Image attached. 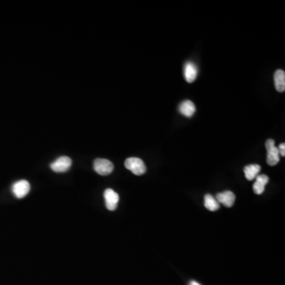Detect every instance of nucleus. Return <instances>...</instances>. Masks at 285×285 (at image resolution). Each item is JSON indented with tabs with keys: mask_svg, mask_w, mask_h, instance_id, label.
<instances>
[{
	"mask_svg": "<svg viewBox=\"0 0 285 285\" xmlns=\"http://www.w3.org/2000/svg\"><path fill=\"white\" fill-rule=\"evenodd\" d=\"M113 164L110 160L105 158H97L94 162V169L98 174L102 176L111 174L113 171Z\"/></svg>",
	"mask_w": 285,
	"mask_h": 285,
	"instance_id": "7ed1b4c3",
	"label": "nucleus"
},
{
	"mask_svg": "<svg viewBox=\"0 0 285 285\" xmlns=\"http://www.w3.org/2000/svg\"><path fill=\"white\" fill-rule=\"evenodd\" d=\"M198 70L194 63L192 62H188L185 65L184 67V76L186 78V82H194L195 79H197Z\"/></svg>",
	"mask_w": 285,
	"mask_h": 285,
	"instance_id": "6e6552de",
	"label": "nucleus"
},
{
	"mask_svg": "<svg viewBox=\"0 0 285 285\" xmlns=\"http://www.w3.org/2000/svg\"><path fill=\"white\" fill-rule=\"evenodd\" d=\"M243 171H244L246 179L248 181H252L256 178L259 173L261 171V166L257 164L249 165V166H245Z\"/></svg>",
	"mask_w": 285,
	"mask_h": 285,
	"instance_id": "f8f14e48",
	"label": "nucleus"
},
{
	"mask_svg": "<svg viewBox=\"0 0 285 285\" xmlns=\"http://www.w3.org/2000/svg\"><path fill=\"white\" fill-rule=\"evenodd\" d=\"M72 161L67 156H61L51 164V169L56 173H63L69 170Z\"/></svg>",
	"mask_w": 285,
	"mask_h": 285,
	"instance_id": "20e7f679",
	"label": "nucleus"
},
{
	"mask_svg": "<svg viewBox=\"0 0 285 285\" xmlns=\"http://www.w3.org/2000/svg\"><path fill=\"white\" fill-rule=\"evenodd\" d=\"M104 197L106 201L107 209L110 211H114L117 208V204H118L119 195L111 189H107L104 192Z\"/></svg>",
	"mask_w": 285,
	"mask_h": 285,
	"instance_id": "423d86ee",
	"label": "nucleus"
},
{
	"mask_svg": "<svg viewBox=\"0 0 285 285\" xmlns=\"http://www.w3.org/2000/svg\"><path fill=\"white\" fill-rule=\"evenodd\" d=\"M195 111H196L195 105L190 100L184 101L179 106L180 113H182L185 117H192V115L194 114Z\"/></svg>",
	"mask_w": 285,
	"mask_h": 285,
	"instance_id": "9d476101",
	"label": "nucleus"
},
{
	"mask_svg": "<svg viewBox=\"0 0 285 285\" xmlns=\"http://www.w3.org/2000/svg\"><path fill=\"white\" fill-rule=\"evenodd\" d=\"M275 88L278 92L285 91V73L282 70H277L274 74Z\"/></svg>",
	"mask_w": 285,
	"mask_h": 285,
	"instance_id": "9b49d317",
	"label": "nucleus"
},
{
	"mask_svg": "<svg viewBox=\"0 0 285 285\" xmlns=\"http://www.w3.org/2000/svg\"><path fill=\"white\" fill-rule=\"evenodd\" d=\"M216 201L223 205L225 207H231L234 206L236 201V195L231 191H225L216 195Z\"/></svg>",
	"mask_w": 285,
	"mask_h": 285,
	"instance_id": "0eeeda50",
	"label": "nucleus"
},
{
	"mask_svg": "<svg viewBox=\"0 0 285 285\" xmlns=\"http://www.w3.org/2000/svg\"><path fill=\"white\" fill-rule=\"evenodd\" d=\"M205 206L207 209L212 212L217 211L221 207L220 203L211 194H206L205 196Z\"/></svg>",
	"mask_w": 285,
	"mask_h": 285,
	"instance_id": "ddd939ff",
	"label": "nucleus"
},
{
	"mask_svg": "<svg viewBox=\"0 0 285 285\" xmlns=\"http://www.w3.org/2000/svg\"><path fill=\"white\" fill-rule=\"evenodd\" d=\"M31 190V185L26 180H21L14 184L12 191L17 198L22 199L28 194Z\"/></svg>",
	"mask_w": 285,
	"mask_h": 285,
	"instance_id": "39448f33",
	"label": "nucleus"
},
{
	"mask_svg": "<svg viewBox=\"0 0 285 285\" xmlns=\"http://www.w3.org/2000/svg\"><path fill=\"white\" fill-rule=\"evenodd\" d=\"M125 166L128 171H132V174L140 176L145 174L147 171V167L142 159L136 157H132L126 159Z\"/></svg>",
	"mask_w": 285,
	"mask_h": 285,
	"instance_id": "f257e3e1",
	"label": "nucleus"
},
{
	"mask_svg": "<svg viewBox=\"0 0 285 285\" xmlns=\"http://www.w3.org/2000/svg\"><path fill=\"white\" fill-rule=\"evenodd\" d=\"M278 151L279 153H280V156H282V157H285V143H281L280 144L278 147Z\"/></svg>",
	"mask_w": 285,
	"mask_h": 285,
	"instance_id": "4468645a",
	"label": "nucleus"
},
{
	"mask_svg": "<svg viewBox=\"0 0 285 285\" xmlns=\"http://www.w3.org/2000/svg\"><path fill=\"white\" fill-rule=\"evenodd\" d=\"M269 178L266 174L257 175L256 182L253 184V189L255 194L261 195L265 191V187L268 184Z\"/></svg>",
	"mask_w": 285,
	"mask_h": 285,
	"instance_id": "1a4fd4ad",
	"label": "nucleus"
},
{
	"mask_svg": "<svg viewBox=\"0 0 285 285\" xmlns=\"http://www.w3.org/2000/svg\"><path fill=\"white\" fill-rule=\"evenodd\" d=\"M189 285H200V284L197 283V282H196V281H191V282H190V284H189Z\"/></svg>",
	"mask_w": 285,
	"mask_h": 285,
	"instance_id": "2eb2a0df",
	"label": "nucleus"
},
{
	"mask_svg": "<svg viewBox=\"0 0 285 285\" xmlns=\"http://www.w3.org/2000/svg\"><path fill=\"white\" fill-rule=\"evenodd\" d=\"M267 150V163L269 166H276L280 162L278 148L275 146V141L269 139L266 142Z\"/></svg>",
	"mask_w": 285,
	"mask_h": 285,
	"instance_id": "f03ea898",
	"label": "nucleus"
}]
</instances>
